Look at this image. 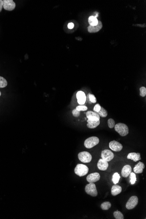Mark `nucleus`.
Wrapping results in <instances>:
<instances>
[{"label": "nucleus", "instance_id": "6ab92c4d", "mask_svg": "<svg viewBox=\"0 0 146 219\" xmlns=\"http://www.w3.org/2000/svg\"><path fill=\"white\" fill-rule=\"evenodd\" d=\"M88 124L87 126L89 129H94L96 128L100 124V121H91L87 120Z\"/></svg>", "mask_w": 146, "mask_h": 219}, {"label": "nucleus", "instance_id": "9b49d317", "mask_svg": "<svg viewBox=\"0 0 146 219\" xmlns=\"http://www.w3.org/2000/svg\"><path fill=\"white\" fill-rule=\"evenodd\" d=\"M100 175L99 173H91L87 177V181L89 183H94L100 180Z\"/></svg>", "mask_w": 146, "mask_h": 219}, {"label": "nucleus", "instance_id": "2f4dec72", "mask_svg": "<svg viewBox=\"0 0 146 219\" xmlns=\"http://www.w3.org/2000/svg\"><path fill=\"white\" fill-rule=\"evenodd\" d=\"M101 106H100V105L99 104H97L95 106H94V108H93V110L94 112H99V110H100Z\"/></svg>", "mask_w": 146, "mask_h": 219}, {"label": "nucleus", "instance_id": "7ed1b4c3", "mask_svg": "<svg viewBox=\"0 0 146 219\" xmlns=\"http://www.w3.org/2000/svg\"><path fill=\"white\" fill-rule=\"evenodd\" d=\"M99 138L96 137H91L85 141L84 145L87 148L90 149L99 144Z\"/></svg>", "mask_w": 146, "mask_h": 219}, {"label": "nucleus", "instance_id": "aec40b11", "mask_svg": "<svg viewBox=\"0 0 146 219\" xmlns=\"http://www.w3.org/2000/svg\"><path fill=\"white\" fill-rule=\"evenodd\" d=\"M88 22L90 25L94 26L98 24V20L95 16H91L88 19Z\"/></svg>", "mask_w": 146, "mask_h": 219}, {"label": "nucleus", "instance_id": "20e7f679", "mask_svg": "<svg viewBox=\"0 0 146 219\" xmlns=\"http://www.w3.org/2000/svg\"><path fill=\"white\" fill-rule=\"evenodd\" d=\"M85 191L87 194L90 195L91 197H96L98 195L96 185L94 183H90L88 184L87 185L85 188Z\"/></svg>", "mask_w": 146, "mask_h": 219}, {"label": "nucleus", "instance_id": "c85d7f7f", "mask_svg": "<svg viewBox=\"0 0 146 219\" xmlns=\"http://www.w3.org/2000/svg\"><path fill=\"white\" fill-rule=\"evenodd\" d=\"M76 109L79 111H85L88 110V107L85 105H79L76 107Z\"/></svg>", "mask_w": 146, "mask_h": 219}, {"label": "nucleus", "instance_id": "6e6552de", "mask_svg": "<svg viewBox=\"0 0 146 219\" xmlns=\"http://www.w3.org/2000/svg\"><path fill=\"white\" fill-rule=\"evenodd\" d=\"M3 4L4 8L7 11H12L16 8V4L13 0H4Z\"/></svg>", "mask_w": 146, "mask_h": 219}, {"label": "nucleus", "instance_id": "72a5a7b5", "mask_svg": "<svg viewBox=\"0 0 146 219\" xmlns=\"http://www.w3.org/2000/svg\"><path fill=\"white\" fill-rule=\"evenodd\" d=\"M3 7V1L0 0V12L2 10Z\"/></svg>", "mask_w": 146, "mask_h": 219}, {"label": "nucleus", "instance_id": "423d86ee", "mask_svg": "<svg viewBox=\"0 0 146 219\" xmlns=\"http://www.w3.org/2000/svg\"><path fill=\"white\" fill-rule=\"evenodd\" d=\"M138 203V198L136 196H132L130 198L126 203V208L128 209H132L135 208Z\"/></svg>", "mask_w": 146, "mask_h": 219}, {"label": "nucleus", "instance_id": "f704fd0d", "mask_svg": "<svg viewBox=\"0 0 146 219\" xmlns=\"http://www.w3.org/2000/svg\"><path fill=\"white\" fill-rule=\"evenodd\" d=\"M1 96V91H0V96Z\"/></svg>", "mask_w": 146, "mask_h": 219}, {"label": "nucleus", "instance_id": "0eeeda50", "mask_svg": "<svg viewBox=\"0 0 146 219\" xmlns=\"http://www.w3.org/2000/svg\"><path fill=\"white\" fill-rule=\"evenodd\" d=\"M101 157L103 159L107 162L112 160L114 157V155L113 152L109 150H103L101 153Z\"/></svg>", "mask_w": 146, "mask_h": 219}, {"label": "nucleus", "instance_id": "393cba45", "mask_svg": "<svg viewBox=\"0 0 146 219\" xmlns=\"http://www.w3.org/2000/svg\"><path fill=\"white\" fill-rule=\"evenodd\" d=\"M113 215H114V218L116 219H124V215H123V214L121 212H120V211H118V210L115 211L114 212Z\"/></svg>", "mask_w": 146, "mask_h": 219}, {"label": "nucleus", "instance_id": "a878e982", "mask_svg": "<svg viewBox=\"0 0 146 219\" xmlns=\"http://www.w3.org/2000/svg\"><path fill=\"white\" fill-rule=\"evenodd\" d=\"M130 182L131 184L134 185L136 181V174L133 172H131L130 175Z\"/></svg>", "mask_w": 146, "mask_h": 219}, {"label": "nucleus", "instance_id": "7c9ffc66", "mask_svg": "<svg viewBox=\"0 0 146 219\" xmlns=\"http://www.w3.org/2000/svg\"><path fill=\"white\" fill-rule=\"evenodd\" d=\"M72 112L73 117H78L80 115V111H78L76 109H73Z\"/></svg>", "mask_w": 146, "mask_h": 219}, {"label": "nucleus", "instance_id": "ddd939ff", "mask_svg": "<svg viewBox=\"0 0 146 219\" xmlns=\"http://www.w3.org/2000/svg\"><path fill=\"white\" fill-rule=\"evenodd\" d=\"M98 168L101 171H106L109 167L108 162L103 159H100L97 164Z\"/></svg>", "mask_w": 146, "mask_h": 219}, {"label": "nucleus", "instance_id": "f8f14e48", "mask_svg": "<svg viewBox=\"0 0 146 219\" xmlns=\"http://www.w3.org/2000/svg\"><path fill=\"white\" fill-rule=\"evenodd\" d=\"M77 99L78 102L80 105H82L85 103L86 101V96L83 91H79L77 93Z\"/></svg>", "mask_w": 146, "mask_h": 219}, {"label": "nucleus", "instance_id": "a211bd4d", "mask_svg": "<svg viewBox=\"0 0 146 219\" xmlns=\"http://www.w3.org/2000/svg\"><path fill=\"white\" fill-rule=\"evenodd\" d=\"M122 188L120 185L115 184L112 186L111 189L112 195L113 196H116L120 194L122 192Z\"/></svg>", "mask_w": 146, "mask_h": 219}, {"label": "nucleus", "instance_id": "b1692460", "mask_svg": "<svg viewBox=\"0 0 146 219\" xmlns=\"http://www.w3.org/2000/svg\"><path fill=\"white\" fill-rule=\"evenodd\" d=\"M7 81L3 77L0 76V88H4L7 86Z\"/></svg>", "mask_w": 146, "mask_h": 219}, {"label": "nucleus", "instance_id": "dca6fc26", "mask_svg": "<svg viewBox=\"0 0 146 219\" xmlns=\"http://www.w3.org/2000/svg\"><path fill=\"white\" fill-rule=\"evenodd\" d=\"M128 159H130L136 162L141 160V154L139 153H130L128 154L127 157Z\"/></svg>", "mask_w": 146, "mask_h": 219}, {"label": "nucleus", "instance_id": "cd10ccee", "mask_svg": "<svg viewBox=\"0 0 146 219\" xmlns=\"http://www.w3.org/2000/svg\"><path fill=\"white\" fill-rule=\"evenodd\" d=\"M140 96L142 97H145L146 95V88L145 87H142L140 88Z\"/></svg>", "mask_w": 146, "mask_h": 219}, {"label": "nucleus", "instance_id": "9d476101", "mask_svg": "<svg viewBox=\"0 0 146 219\" xmlns=\"http://www.w3.org/2000/svg\"><path fill=\"white\" fill-rule=\"evenodd\" d=\"M88 120L91 121L100 120V116L97 112L89 111L86 113Z\"/></svg>", "mask_w": 146, "mask_h": 219}, {"label": "nucleus", "instance_id": "f3484780", "mask_svg": "<svg viewBox=\"0 0 146 219\" xmlns=\"http://www.w3.org/2000/svg\"><path fill=\"white\" fill-rule=\"evenodd\" d=\"M145 168V165L142 162H139L133 168V171L135 173L140 174L143 172V170Z\"/></svg>", "mask_w": 146, "mask_h": 219}, {"label": "nucleus", "instance_id": "412c9836", "mask_svg": "<svg viewBox=\"0 0 146 219\" xmlns=\"http://www.w3.org/2000/svg\"><path fill=\"white\" fill-rule=\"evenodd\" d=\"M97 113H98L100 117H106L108 115L107 111L102 106H101L99 112H97Z\"/></svg>", "mask_w": 146, "mask_h": 219}, {"label": "nucleus", "instance_id": "39448f33", "mask_svg": "<svg viewBox=\"0 0 146 219\" xmlns=\"http://www.w3.org/2000/svg\"><path fill=\"white\" fill-rule=\"evenodd\" d=\"M79 160L83 163H89L92 160V156L88 152L83 151L80 152L78 155Z\"/></svg>", "mask_w": 146, "mask_h": 219}, {"label": "nucleus", "instance_id": "bb28decb", "mask_svg": "<svg viewBox=\"0 0 146 219\" xmlns=\"http://www.w3.org/2000/svg\"><path fill=\"white\" fill-rule=\"evenodd\" d=\"M108 125L110 129L114 128L115 125V121L112 119H109L108 120Z\"/></svg>", "mask_w": 146, "mask_h": 219}, {"label": "nucleus", "instance_id": "f03ea898", "mask_svg": "<svg viewBox=\"0 0 146 219\" xmlns=\"http://www.w3.org/2000/svg\"><path fill=\"white\" fill-rule=\"evenodd\" d=\"M89 169L86 165L83 164H77L74 169V172L80 177L84 176L88 173Z\"/></svg>", "mask_w": 146, "mask_h": 219}, {"label": "nucleus", "instance_id": "4be33fe9", "mask_svg": "<svg viewBox=\"0 0 146 219\" xmlns=\"http://www.w3.org/2000/svg\"><path fill=\"white\" fill-rule=\"evenodd\" d=\"M111 207V204L109 202H105L101 204V207L103 210H107Z\"/></svg>", "mask_w": 146, "mask_h": 219}, {"label": "nucleus", "instance_id": "2eb2a0df", "mask_svg": "<svg viewBox=\"0 0 146 219\" xmlns=\"http://www.w3.org/2000/svg\"><path fill=\"white\" fill-rule=\"evenodd\" d=\"M131 172V167L130 165H126L122 169L121 174H122V176L124 178H127L130 176Z\"/></svg>", "mask_w": 146, "mask_h": 219}, {"label": "nucleus", "instance_id": "5701e85b", "mask_svg": "<svg viewBox=\"0 0 146 219\" xmlns=\"http://www.w3.org/2000/svg\"><path fill=\"white\" fill-rule=\"evenodd\" d=\"M120 176L119 173L115 172L113 174L112 176V181L114 184H116L119 182L120 180Z\"/></svg>", "mask_w": 146, "mask_h": 219}, {"label": "nucleus", "instance_id": "473e14b6", "mask_svg": "<svg viewBox=\"0 0 146 219\" xmlns=\"http://www.w3.org/2000/svg\"><path fill=\"white\" fill-rule=\"evenodd\" d=\"M67 27L69 29H72L74 27V24L72 22L69 23L68 24V25H67Z\"/></svg>", "mask_w": 146, "mask_h": 219}, {"label": "nucleus", "instance_id": "4468645a", "mask_svg": "<svg viewBox=\"0 0 146 219\" xmlns=\"http://www.w3.org/2000/svg\"><path fill=\"white\" fill-rule=\"evenodd\" d=\"M102 27H103V24H102V22L100 21H98V23L97 25H94V26L90 25L88 26V32L90 33H94V32H99Z\"/></svg>", "mask_w": 146, "mask_h": 219}, {"label": "nucleus", "instance_id": "c756f323", "mask_svg": "<svg viewBox=\"0 0 146 219\" xmlns=\"http://www.w3.org/2000/svg\"><path fill=\"white\" fill-rule=\"evenodd\" d=\"M89 99L90 101L91 102L93 103H95L97 101L96 98L94 95H92V94H89Z\"/></svg>", "mask_w": 146, "mask_h": 219}, {"label": "nucleus", "instance_id": "1a4fd4ad", "mask_svg": "<svg viewBox=\"0 0 146 219\" xmlns=\"http://www.w3.org/2000/svg\"><path fill=\"white\" fill-rule=\"evenodd\" d=\"M109 148L113 151L119 152L123 149V146L119 142L115 141H111L109 144Z\"/></svg>", "mask_w": 146, "mask_h": 219}, {"label": "nucleus", "instance_id": "f257e3e1", "mask_svg": "<svg viewBox=\"0 0 146 219\" xmlns=\"http://www.w3.org/2000/svg\"><path fill=\"white\" fill-rule=\"evenodd\" d=\"M115 131L122 137L127 136L129 134V128L124 123H118L115 125Z\"/></svg>", "mask_w": 146, "mask_h": 219}]
</instances>
